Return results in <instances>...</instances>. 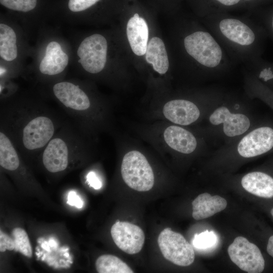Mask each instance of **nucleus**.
<instances>
[{"mask_svg":"<svg viewBox=\"0 0 273 273\" xmlns=\"http://www.w3.org/2000/svg\"><path fill=\"white\" fill-rule=\"evenodd\" d=\"M0 3L9 9L27 12L35 8L37 0H0Z\"/></svg>","mask_w":273,"mask_h":273,"instance_id":"24","label":"nucleus"},{"mask_svg":"<svg viewBox=\"0 0 273 273\" xmlns=\"http://www.w3.org/2000/svg\"><path fill=\"white\" fill-rule=\"evenodd\" d=\"M101 0H69L68 8L73 12L85 11L96 4Z\"/></svg>","mask_w":273,"mask_h":273,"instance_id":"25","label":"nucleus"},{"mask_svg":"<svg viewBox=\"0 0 273 273\" xmlns=\"http://www.w3.org/2000/svg\"><path fill=\"white\" fill-rule=\"evenodd\" d=\"M113 241L122 251L128 254L139 253L145 242L143 231L139 226L126 221H116L111 227Z\"/></svg>","mask_w":273,"mask_h":273,"instance_id":"10","label":"nucleus"},{"mask_svg":"<svg viewBox=\"0 0 273 273\" xmlns=\"http://www.w3.org/2000/svg\"><path fill=\"white\" fill-rule=\"evenodd\" d=\"M244 1H251V0H244Z\"/></svg>","mask_w":273,"mask_h":273,"instance_id":"33","label":"nucleus"},{"mask_svg":"<svg viewBox=\"0 0 273 273\" xmlns=\"http://www.w3.org/2000/svg\"><path fill=\"white\" fill-rule=\"evenodd\" d=\"M270 213L271 214V215L273 217V208H272L270 210Z\"/></svg>","mask_w":273,"mask_h":273,"instance_id":"32","label":"nucleus"},{"mask_svg":"<svg viewBox=\"0 0 273 273\" xmlns=\"http://www.w3.org/2000/svg\"><path fill=\"white\" fill-rule=\"evenodd\" d=\"M210 122L214 125L223 124V132L229 136L239 135L249 128V118L242 114H232L225 107L216 109L209 117Z\"/></svg>","mask_w":273,"mask_h":273,"instance_id":"14","label":"nucleus"},{"mask_svg":"<svg viewBox=\"0 0 273 273\" xmlns=\"http://www.w3.org/2000/svg\"><path fill=\"white\" fill-rule=\"evenodd\" d=\"M270 27H271V28L273 31V15L271 17V21L270 22Z\"/></svg>","mask_w":273,"mask_h":273,"instance_id":"31","label":"nucleus"},{"mask_svg":"<svg viewBox=\"0 0 273 273\" xmlns=\"http://www.w3.org/2000/svg\"><path fill=\"white\" fill-rule=\"evenodd\" d=\"M144 59L158 74L165 75L168 72L170 62L168 51L163 40L158 35L150 36Z\"/></svg>","mask_w":273,"mask_h":273,"instance_id":"15","label":"nucleus"},{"mask_svg":"<svg viewBox=\"0 0 273 273\" xmlns=\"http://www.w3.org/2000/svg\"><path fill=\"white\" fill-rule=\"evenodd\" d=\"M91 134L74 121H65L39 154L44 167L52 173L66 170L72 160L82 158L91 150Z\"/></svg>","mask_w":273,"mask_h":273,"instance_id":"5","label":"nucleus"},{"mask_svg":"<svg viewBox=\"0 0 273 273\" xmlns=\"http://www.w3.org/2000/svg\"><path fill=\"white\" fill-rule=\"evenodd\" d=\"M64 122L54 110L36 100L12 99L1 105L0 130L20 154H40Z\"/></svg>","mask_w":273,"mask_h":273,"instance_id":"1","label":"nucleus"},{"mask_svg":"<svg viewBox=\"0 0 273 273\" xmlns=\"http://www.w3.org/2000/svg\"><path fill=\"white\" fill-rule=\"evenodd\" d=\"M86 180L89 186L96 190H99L102 187V183L93 171H90L87 174Z\"/></svg>","mask_w":273,"mask_h":273,"instance_id":"28","label":"nucleus"},{"mask_svg":"<svg viewBox=\"0 0 273 273\" xmlns=\"http://www.w3.org/2000/svg\"><path fill=\"white\" fill-rule=\"evenodd\" d=\"M0 56L8 62L14 60L18 56L16 33L11 26L2 23L0 24Z\"/></svg>","mask_w":273,"mask_h":273,"instance_id":"20","label":"nucleus"},{"mask_svg":"<svg viewBox=\"0 0 273 273\" xmlns=\"http://www.w3.org/2000/svg\"><path fill=\"white\" fill-rule=\"evenodd\" d=\"M273 149V128L263 126L245 136L238 146L239 154L245 158L257 156Z\"/></svg>","mask_w":273,"mask_h":273,"instance_id":"12","label":"nucleus"},{"mask_svg":"<svg viewBox=\"0 0 273 273\" xmlns=\"http://www.w3.org/2000/svg\"><path fill=\"white\" fill-rule=\"evenodd\" d=\"M174 26V64L205 74L221 72L235 64L200 20H180Z\"/></svg>","mask_w":273,"mask_h":273,"instance_id":"2","label":"nucleus"},{"mask_svg":"<svg viewBox=\"0 0 273 273\" xmlns=\"http://www.w3.org/2000/svg\"><path fill=\"white\" fill-rule=\"evenodd\" d=\"M217 241L216 234L213 231L206 230L200 234H196L192 240V244L197 249L205 250L213 247Z\"/></svg>","mask_w":273,"mask_h":273,"instance_id":"23","label":"nucleus"},{"mask_svg":"<svg viewBox=\"0 0 273 273\" xmlns=\"http://www.w3.org/2000/svg\"><path fill=\"white\" fill-rule=\"evenodd\" d=\"M15 244L14 239L11 238L2 231H0V251L5 252L6 250H14Z\"/></svg>","mask_w":273,"mask_h":273,"instance_id":"26","label":"nucleus"},{"mask_svg":"<svg viewBox=\"0 0 273 273\" xmlns=\"http://www.w3.org/2000/svg\"><path fill=\"white\" fill-rule=\"evenodd\" d=\"M199 20L216 38L235 64L246 65L258 59L259 29L251 18L215 13Z\"/></svg>","mask_w":273,"mask_h":273,"instance_id":"3","label":"nucleus"},{"mask_svg":"<svg viewBox=\"0 0 273 273\" xmlns=\"http://www.w3.org/2000/svg\"><path fill=\"white\" fill-rule=\"evenodd\" d=\"M69 62V58L57 41L50 42L46 48L44 56L39 65L41 74L47 76H55L63 72Z\"/></svg>","mask_w":273,"mask_h":273,"instance_id":"16","label":"nucleus"},{"mask_svg":"<svg viewBox=\"0 0 273 273\" xmlns=\"http://www.w3.org/2000/svg\"><path fill=\"white\" fill-rule=\"evenodd\" d=\"M121 174L125 183L137 191H148L154 184V175L150 164L146 157L137 150L130 151L124 155Z\"/></svg>","mask_w":273,"mask_h":273,"instance_id":"6","label":"nucleus"},{"mask_svg":"<svg viewBox=\"0 0 273 273\" xmlns=\"http://www.w3.org/2000/svg\"><path fill=\"white\" fill-rule=\"evenodd\" d=\"M124 32L128 47L132 54L144 57L151 36L149 22L135 13L124 24Z\"/></svg>","mask_w":273,"mask_h":273,"instance_id":"11","label":"nucleus"},{"mask_svg":"<svg viewBox=\"0 0 273 273\" xmlns=\"http://www.w3.org/2000/svg\"><path fill=\"white\" fill-rule=\"evenodd\" d=\"M228 252L232 262L241 269L249 273H260L264 270L265 262L260 250L246 238L236 237Z\"/></svg>","mask_w":273,"mask_h":273,"instance_id":"9","label":"nucleus"},{"mask_svg":"<svg viewBox=\"0 0 273 273\" xmlns=\"http://www.w3.org/2000/svg\"><path fill=\"white\" fill-rule=\"evenodd\" d=\"M266 250L267 253L273 257V235L270 236L268 239Z\"/></svg>","mask_w":273,"mask_h":273,"instance_id":"30","label":"nucleus"},{"mask_svg":"<svg viewBox=\"0 0 273 273\" xmlns=\"http://www.w3.org/2000/svg\"><path fill=\"white\" fill-rule=\"evenodd\" d=\"M55 99L77 124L92 133L104 124L106 108L83 86L69 81L56 82L52 87Z\"/></svg>","mask_w":273,"mask_h":273,"instance_id":"4","label":"nucleus"},{"mask_svg":"<svg viewBox=\"0 0 273 273\" xmlns=\"http://www.w3.org/2000/svg\"><path fill=\"white\" fill-rule=\"evenodd\" d=\"M67 203L69 205L74 206L78 208H82L83 205L82 199L73 191L69 192L67 196Z\"/></svg>","mask_w":273,"mask_h":273,"instance_id":"27","label":"nucleus"},{"mask_svg":"<svg viewBox=\"0 0 273 273\" xmlns=\"http://www.w3.org/2000/svg\"><path fill=\"white\" fill-rule=\"evenodd\" d=\"M226 205V200L219 196L201 194L192 202V216L197 220L207 218L223 210Z\"/></svg>","mask_w":273,"mask_h":273,"instance_id":"18","label":"nucleus"},{"mask_svg":"<svg viewBox=\"0 0 273 273\" xmlns=\"http://www.w3.org/2000/svg\"><path fill=\"white\" fill-rule=\"evenodd\" d=\"M162 112L170 121L182 125H189L196 121L200 112L197 106L185 99L170 100L165 104Z\"/></svg>","mask_w":273,"mask_h":273,"instance_id":"13","label":"nucleus"},{"mask_svg":"<svg viewBox=\"0 0 273 273\" xmlns=\"http://www.w3.org/2000/svg\"><path fill=\"white\" fill-rule=\"evenodd\" d=\"M163 137L170 148L181 153H191L197 147V140L194 135L178 126L167 127L163 132Z\"/></svg>","mask_w":273,"mask_h":273,"instance_id":"17","label":"nucleus"},{"mask_svg":"<svg viewBox=\"0 0 273 273\" xmlns=\"http://www.w3.org/2000/svg\"><path fill=\"white\" fill-rule=\"evenodd\" d=\"M16 251H19L27 257L32 255V250L29 239L25 231L20 228H16L13 231Z\"/></svg>","mask_w":273,"mask_h":273,"instance_id":"22","label":"nucleus"},{"mask_svg":"<svg viewBox=\"0 0 273 273\" xmlns=\"http://www.w3.org/2000/svg\"><path fill=\"white\" fill-rule=\"evenodd\" d=\"M157 242L163 257L173 264L187 266L193 263V247L180 233L166 228L160 233Z\"/></svg>","mask_w":273,"mask_h":273,"instance_id":"8","label":"nucleus"},{"mask_svg":"<svg viewBox=\"0 0 273 273\" xmlns=\"http://www.w3.org/2000/svg\"><path fill=\"white\" fill-rule=\"evenodd\" d=\"M241 184L246 191L253 195L264 198L273 197V178L265 173H249L243 177Z\"/></svg>","mask_w":273,"mask_h":273,"instance_id":"19","label":"nucleus"},{"mask_svg":"<svg viewBox=\"0 0 273 273\" xmlns=\"http://www.w3.org/2000/svg\"><path fill=\"white\" fill-rule=\"evenodd\" d=\"M96 268L99 273H133L134 271L124 262L116 256L110 254L99 257Z\"/></svg>","mask_w":273,"mask_h":273,"instance_id":"21","label":"nucleus"},{"mask_svg":"<svg viewBox=\"0 0 273 273\" xmlns=\"http://www.w3.org/2000/svg\"><path fill=\"white\" fill-rule=\"evenodd\" d=\"M217 4L225 7H231L238 5L241 0H214Z\"/></svg>","mask_w":273,"mask_h":273,"instance_id":"29","label":"nucleus"},{"mask_svg":"<svg viewBox=\"0 0 273 273\" xmlns=\"http://www.w3.org/2000/svg\"><path fill=\"white\" fill-rule=\"evenodd\" d=\"M108 41L101 34L94 33L85 37L77 51L83 69L91 75L104 71L108 60Z\"/></svg>","mask_w":273,"mask_h":273,"instance_id":"7","label":"nucleus"}]
</instances>
